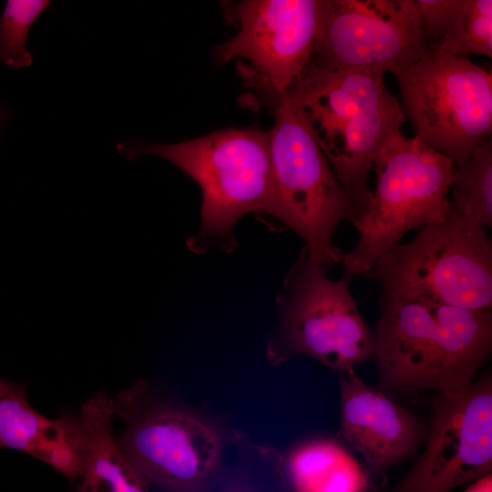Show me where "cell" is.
<instances>
[{
  "mask_svg": "<svg viewBox=\"0 0 492 492\" xmlns=\"http://www.w3.org/2000/svg\"><path fill=\"white\" fill-rule=\"evenodd\" d=\"M128 160L160 157L194 179L202 192L201 221L190 246L220 241L231 248V231L245 214H270L272 202L270 133L259 128H223L174 144L132 139L117 145Z\"/></svg>",
  "mask_w": 492,
  "mask_h": 492,
  "instance_id": "cell-3",
  "label": "cell"
},
{
  "mask_svg": "<svg viewBox=\"0 0 492 492\" xmlns=\"http://www.w3.org/2000/svg\"><path fill=\"white\" fill-rule=\"evenodd\" d=\"M87 435L83 469L75 492H149V484L130 462L113 434V399L99 392L79 414Z\"/></svg>",
  "mask_w": 492,
  "mask_h": 492,
  "instance_id": "cell-15",
  "label": "cell"
},
{
  "mask_svg": "<svg viewBox=\"0 0 492 492\" xmlns=\"http://www.w3.org/2000/svg\"><path fill=\"white\" fill-rule=\"evenodd\" d=\"M384 74L375 68L324 69L311 63L287 90L299 103L358 218L372 197L367 179L375 156L405 121Z\"/></svg>",
  "mask_w": 492,
  "mask_h": 492,
  "instance_id": "cell-2",
  "label": "cell"
},
{
  "mask_svg": "<svg viewBox=\"0 0 492 492\" xmlns=\"http://www.w3.org/2000/svg\"><path fill=\"white\" fill-rule=\"evenodd\" d=\"M19 384H11L0 377V399L7 394L15 390Z\"/></svg>",
  "mask_w": 492,
  "mask_h": 492,
  "instance_id": "cell-23",
  "label": "cell"
},
{
  "mask_svg": "<svg viewBox=\"0 0 492 492\" xmlns=\"http://www.w3.org/2000/svg\"><path fill=\"white\" fill-rule=\"evenodd\" d=\"M49 0H7L0 16V64L22 69L33 64L26 47L28 33Z\"/></svg>",
  "mask_w": 492,
  "mask_h": 492,
  "instance_id": "cell-19",
  "label": "cell"
},
{
  "mask_svg": "<svg viewBox=\"0 0 492 492\" xmlns=\"http://www.w3.org/2000/svg\"><path fill=\"white\" fill-rule=\"evenodd\" d=\"M351 278L330 279L303 249L285 281L280 324L267 350L272 363L303 354L345 373L374 356V333L352 295Z\"/></svg>",
  "mask_w": 492,
  "mask_h": 492,
  "instance_id": "cell-9",
  "label": "cell"
},
{
  "mask_svg": "<svg viewBox=\"0 0 492 492\" xmlns=\"http://www.w3.org/2000/svg\"><path fill=\"white\" fill-rule=\"evenodd\" d=\"M125 423L118 444L149 485L167 492H215L221 460L218 431L178 406L151 398L138 382L113 399Z\"/></svg>",
  "mask_w": 492,
  "mask_h": 492,
  "instance_id": "cell-8",
  "label": "cell"
},
{
  "mask_svg": "<svg viewBox=\"0 0 492 492\" xmlns=\"http://www.w3.org/2000/svg\"><path fill=\"white\" fill-rule=\"evenodd\" d=\"M454 165L451 158L415 137L392 136L375 156V189L354 223L358 239L343 254L345 272L365 275L407 231L445 220Z\"/></svg>",
  "mask_w": 492,
  "mask_h": 492,
  "instance_id": "cell-5",
  "label": "cell"
},
{
  "mask_svg": "<svg viewBox=\"0 0 492 492\" xmlns=\"http://www.w3.org/2000/svg\"><path fill=\"white\" fill-rule=\"evenodd\" d=\"M365 276L385 294L490 311L492 243L481 224L450 208L445 220L385 251Z\"/></svg>",
  "mask_w": 492,
  "mask_h": 492,
  "instance_id": "cell-6",
  "label": "cell"
},
{
  "mask_svg": "<svg viewBox=\"0 0 492 492\" xmlns=\"http://www.w3.org/2000/svg\"><path fill=\"white\" fill-rule=\"evenodd\" d=\"M12 110L8 108L0 106V133L2 129L5 128L7 121L12 117Z\"/></svg>",
  "mask_w": 492,
  "mask_h": 492,
  "instance_id": "cell-24",
  "label": "cell"
},
{
  "mask_svg": "<svg viewBox=\"0 0 492 492\" xmlns=\"http://www.w3.org/2000/svg\"><path fill=\"white\" fill-rule=\"evenodd\" d=\"M215 492H264V490L248 476L235 473Z\"/></svg>",
  "mask_w": 492,
  "mask_h": 492,
  "instance_id": "cell-21",
  "label": "cell"
},
{
  "mask_svg": "<svg viewBox=\"0 0 492 492\" xmlns=\"http://www.w3.org/2000/svg\"><path fill=\"white\" fill-rule=\"evenodd\" d=\"M433 48L413 0H323L312 64L394 74Z\"/></svg>",
  "mask_w": 492,
  "mask_h": 492,
  "instance_id": "cell-11",
  "label": "cell"
},
{
  "mask_svg": "<svg viewBox=\"0 0 492 492\" xmlns=\"http://www.w3.org/2000/svg\"><path fill=\"white\" fill-rule=\"evenodd\" d=\"M323 0H244L226 2L225 15L238 33L217 46L219 63L243 58L245 84L266 95H282L311 65Z\"/></svg>",
  "mask_w": 492,
  "mask_h": 492,
  "instance_id": "cell-10",
  "label": "cell"
},
{
  "mask_svg": "<svg viewBox=\"0 0 492 492\" xmlns=\"http://www.w3.org/2000/svg\"><path fill=\"white\" fill-rule=\"evenodd\" d=\"M441 53L492 57V0H465L451 32L437 45Z\"/></svg>",
  "mask_w": 492,
  "mask_h": 492,
  "instance_id": "cell-18",
  "label": "cell"
},
{
  "mask_svg": "<svg viewBox=\"0 0 492 492\" xmlns=\"http://www.w3.org/2000/svg\"><path fill=\"white\" fill-rule=\"evenodd\" d=\"M379 306L373 357L384 389H431L447 398L469 390L491 352L490 311L385 293Z\"/></svg>",
  "mask_w": 492,
  "mask_h": 492,
  "instance_id": "cell-1",
  "label": "cell"
},
{
  "mask_svg": "<svg viewBox=\"0 0 492 492\" xmlns=\"http://www.w3.org/2000/svg\"><path fill=\"white\" fill-rule=\"evenodd\" d=\"M490 372L460 397L433 402L428 442L405 477L387 492H451L491 474Z\"/></svg>",
  "mask_w": 492,
  "mask_h": 492,
  "instance_id": "cell-12",
  "label": "cell"
},
{
  "mask_svg": "<svg viewBox=\"0 0 492 492\" xmlns=\"http://www.w3.org/2000/svg\"><path fill=\"white\" fill-rule=\"evenodd\" d=\"M292 492H368V471L338 442L315 439L296 446L286 461Z\"/></svg>",
  "mask_w": 492,
  "mask_h": 492,
  "instance_id": "cell-16",
  "label": "cell"
},
{
  "mask_svg": "<svg viewBox=\"0 0 492 492\" xmlns=\"http://www.w3.org/2000/svg\"><path fill=\"white\" fill-rule=\"evenodd\" d=\"M450 208L483 227L492 226V142L476 148L455 162L450 187Z\"/></svg>",
  "mask_w": 492,
  "mask_h": 492,
  "instance_id": "cell-17",
  "label": "cell"
},
{
  "mask_svg": "<svg viewBox=\"0 0 492 492\" xmlns=\"http://www.w3.org/2000/svg\"><path fill=\"white\" fill-rule=\"evenodd\" d=\"M86 446L79 415L46 417L29 405L22 384L0 399V449L26 453L74 482L81 475Z\"/></svg>",
  "mask_w": 492,
  "mask_h": 492,
  "instance_id": "cell-14",
  "label": "cell"
},
{
  "mask_svg": "<svg viewBox=\"0 0 492 492\" xmlns=\"http://www.w3.org/2000/svg\"><path fill=\"white\" fill-rule=\"evenodd\" d=\"M274 123L269 130L272 202L270 215L304 241L309 259L325 272L341 264L333 245L343 221L357 213L318 145L302 108L288 91L268 95Z\"/></svg>",
  "mask_w": 492,
  "mask_h": 492,
  "instance_id": "cell-4",
  "label": "cell"
},
{
  "mask_svg": "<svg viewBox=\"0 0 492 492\" xmlns=\"http://www.w3.org/2000/svg\"><path fill=\"white\" fill-rule=\"evenodd\" d=\"M341 433L364 459L373 484L413 454L420 443L419 422L381 390L350 370L340 373Z\"/></svg>",
  "mask_w": 492,
  "mask_h": 492,
  "instance_id": "cell-13",
  "label": "cell"
},
{
  "mask_svg": "<svg viewBox=\"0 0 492 492\" xmlns=\"http://www.w3.org/2000/svg\"><path fill=\"white\" fill-rule=\"evenodd\" d=\"M464 492H492V474L472 482Z\"/></svg>",
  "mask_w": 492,
  "mask_h": 492,
  "instance_id": "cell-22",
  "label": "cell"
},
{
  "mask_svg": "<svg viewBox=\"0 0 492 492\" xmlns=\"http://www.w3.org/2000/svg\"><path fill=\"white\" fill-rule=\"evenodd\" d=\"M465 0H413L419 26L427 42L436 47L451 32Z\"/></svg>",
  "mask_w": 492,
  "mask_h": 492,
  "instance_id": "cell-20",
  "label": "cell"
},
{
  "mask_svg": "<svg viewBox=\"0 0 492 492\" xmlns=\"http://www.w3.org/2000/svg\"><path fill=\"white\" fill-rule=\"evenodd\" d=\"M394 75L405 120L424 144L456 162L491 140V70L433 48Z\"/></svg>",
  "mask_w": 492,
  "mask_h": 492,
  "instance_id": "cell-7",
  "label": "cell"
}]
</instances>
